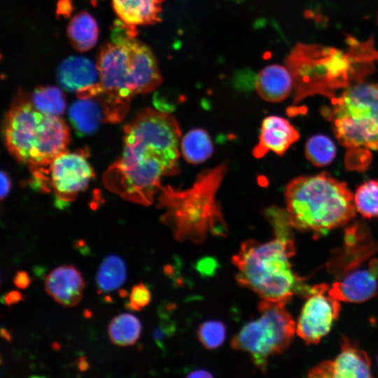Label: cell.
<instances>
[{"instance_id":"cell-1","label":"cell","mask_w":378,"mask_h":378,"mask_svg":"<svg viewBox=\"0 0 378 378\" xmlns=\"http://www.w3.org/2000/svg\"><path fill=\"white\" fill-rule=\"evenodd\" d=\"M227 171L225 163L204 169L185 190L161 186L158 197V207L164 209L161 220L171 228L176 239L199 244L209 232L226 235L227 228L216 195Z\"/></svg>"},{"instance_id":"cell-2","label":"cell","mask_w":378,"mask_h":378,"mask_svg":"<svg viewBox=\"0 0 378 378\" xmlns=\"http://www.w3.org/2000/svg\"><path fill=\"white\" fill-rule=\"evenodd\" d=\"M275 238L261 243L248 239L241 245L232 262L236 280L261 300L287 303L295 294L307 297V287L292 270L289 258L295 254L290 229L274 231Z\"/></svg>"},{"instance_id":"cell-3","label":"cell","mask_w":378,"mask_h":378,"mask_svg":"<svg viewBox=\"0 0 378 378\" xmlns=\"http://www.w3.org/2000/svg\"><path fill=\"white\" fill-rule=\"evenodd\" d=\"M285 197L289 223L300 230L325 233L356 216L354 197L346 184L326 172L293 179Z\"/></svg>"},{"instance_id":"cell-4","label":"cell","mask_w":378,"mask_h":378,"mask_svg":"<svg viewBox=\"0 0 378 378\" xmlns=\"http://www.w3.org/2000/svg\"><path fill=\"white\" fill-rule=\"evenodd\" d=\"M4 135L9 153L31 168L48 166L66 152L70 140L64 120L40 111L22 92L5 116Z\"/></svg>"},{"instance_id":"cell-5","label":"cell","mask_w":378,"mask_h":378,"mask_svg":"<svg viewBox=\"0 0 378 378\" xmlns=\"http://www.w3.org/2000/svg\"><path fill=\"white\" fill-rule=\"evenodd\" d=\"M331 102L323 115L332 122L336 137L346 150V167L364 170L371 152L378 150V83H355Z\"/></svg>"},{"instance_id":"cell-6","label":"cell","mask_w":378,"mask_h":378,"mask_svg":"<svg viewBox=\"0 0 378 378\" xmlns=\"http://www.w3.org/2000/svg\"><path fill=\"white\" fill-rule=\"evenodd\" d=\"M123 151L103 176L107 189L130 202L150 205L158 194L161 177L178 173V162L149 145L124 138Z\"/></svg>"},{"instance_id":"cell-7","label":"cell","mask_w":378,"mask_h":378,"mask_svg":"<svg viewBox=\"0 0 378 378\" xmlns=\"http://www.w3.org/2000/svg\"><path fill=\"white\" fill-rule=\"evenodd\" d=\"M378 242L368 230L355 224L345 230L343 245L326 262L328 272L335 278L329 293L339 301L361 302L377 293L378 284Z\"/></svg>"},{"instance_id":"cell-8","label":"cell","mask_w":378,"mask_h":378,"mask_svg":"<svg viewBox=\"0 0 378 378\" xmlns=\"http://www.w3.org/2000/svg\"><path fill=\"white\" fill-rule=\"evenodd\" d=\"M286 304L262 300L258 307L260 317L244 326L231 341L234 349L250 354L262 371H265L270 357L286 350L295 334V322Z\"/></svg>"},{"instance_id":"cell-9","label":"cell","mask_w":378,"mask_h":378,"mask_svg":"<svg viewBox=\"0 0 378 378\" xmlns=\"http://www.w3.org/2000/svg\"><path fill=\"white\" fill-rule=\"evenodd\" d=\"M104 90L113 96L130 100L139 94L135 64L129 43L112 42L102 47L97 62Z\"/></svg>"},{"instance_id":"cell-10","label":"cell","mask_w":378,"mask_h":378,"mask_svg":"<svg viewBox=\"0 0 378 378\" xmlns=\"http://www.w3.org/2000/svg\"><path fill=\"white\" fill-rule=\"evenodd\" d=\"M48 184L62 208L72 202L88 186L93 169L84 150L64 152L48 165Z\"/></svg>"},{"instance_id":"cell-11","label":"cell","mask_w":378,"mask_h":378,"mask_svg":"<svg viewBox=\"0 0 378 378\" xmlns=\"http://www.w3.org/2000/svg\"><path fill=\"white\" fill-rule=\"evenodd\" d=\"M329 288L325 284L314 286L307 297L296 326L298 335L307 343H318L339 315L340 301L329 293Z\"/></svg>"},{"instance_id":"cell-12","label":"cell","mask_w":378,"mask_h":378,"mask_svg":"<svg viewBox=\"0 0 378 378\" xmlns=\"http://www.w3.org/2000/svg\"><path fill=\"white\" fill-rule=\"evenodd\" d=\"M308 376L317 378L371 377L370 360L364 351L344 338L338 356L313 368Z\"/></svg>"},{"instance_id":"cell-13","label":"cell","mask_w":378,"mask_h":378,"mask_svg":"<svg viewBox=\"0 0 378 378\" xmlns=\"http://www.w3.org/2000/svg\"><path fill=\"white\" fill-rule=\"evenodd\" d=\"M69 118L78 134H90L102 122H114L113 108L103 90L97 95L78 98L72 103L69 109Z\"/></svg>"},{"instance_id":"cell-14","label":"cell","mask_w":378,"mask_h":378,"mask_svg":"<svg viewBox=\"0 0 378 378\" xmlns=\"http://www.w3.org/2000/svg\"><path fill=\"white\" fill-rule=\"evenodd\" d=\"M299 137L298 130L286 119L268 116L262 122L258 142L252 154L255 158H263L269 151L281 155Z\"/></svg>"},{"instance_id":"cell-15","label":"cell","mask_w":378,"mask_h":378,"mask_svg":"<svg viewBox=\"0 0 378 378\" xmlns=\"http://www.w3.org/2000/svg\"><path fill=\"white\" fill-rule=\"evenodd\" d=\"M45 290L59 304L74 307L83 298L85 282L81 273L74 265L59 266L45 279Z\"/></svg>"},{"instance_id":"cell-16","label":"cell","mask_w":378,"mask_h":378,"mask_svg":"<svg viewBox=\"0 0 378 378\" xmlns=\"http://www.w3.org/2000/svg\"><path fill=\"white\" fill-rule=\"evenodd\" d=\"M56 78L64 90L76 93L100 82L97 64L83 56H70L62 61Z\"/></svg>"},{"instance_id":"cell-17","label":"cell","mask_w":378,"mask_h":378,"mask_svg":"<svg viewBox=\"0 0 378 378\" xmlns=\"http://www.w3.org/2000/svg\"><path fill=\"white\" fill-rule=\"evenodd\" d=\"M255 88L264 100L279 102L285 99L293 89V78L286 66L272 64L259 72Z\"/></svg>"},{"instance_id":"cell-18","label":"cell","mask_w":378,"mask_h":378,"mask_svg":"<svg viewBox=\"0 0 378 378\" xmlns=\"http://www.w3.org/2000/svg\"><path fill=\"white\" fill-rule=\"evenodd\" d=\"M164 0H112L118 18L134 26L154 25L162 21Z\"/></svg>"},{"instance_id":"cell-19","label":"cell","mask_w":378,"mask_h":378,"mask_svg":"<svg viewBox=\"0 0 378 378\" xmlns=\"http://www.w3.org/2000/svg\"><path fill=\"white\" fill-rule=\"evenodd\" d=\"M66 33L72 46L77 51L85 52L97 43L99 27L96 20L90 13L81 11L71 18Z\"/></svg>"},{"instance_id":"cell-20","label":"cell","mask_w":378,"mask_h":378,"mask_svg":"<svg viewBox=\"0 0 378 378\" xmlns=\"http://www.w3.org/2000/svg\"><path fill=\"white\" fill-rule=\"evenodd\" d=\"M214 150L213 143L208 132L196 128L188 132L181 141V151L189 163L197 164L209 159Z\"/></svg>"},{"instance_id":"cell-21","label":"cell","mask_w":378,"mask_h":378,"mask_svg":"<svg viewBox=\"0 0 378 378\" xmlns=\"http://www.w3.org/2000/svg\"><path fill=\"white\" fill-rule=\"evenodd\" d=\"M127 277L126 265L118 255H109L102 262L96 276V283L101 293H108L120 287Z\"/></svg>"},{"instance_id":"cell-22","label":"cell","mask_w":378,"mask_h":378,"mask_svg":"<svg viewBox=\"0 0 378 378\" xmlns=\"http://www.w3.org/2000/svg\"><path fill=\"white\" fill-rule=\"evenodd\" d=\"M141 331L139 318L128 313L114 317L108 327L111 341L119 346L133 345L139 339Z\"/></svg>"},{"instance_id":"cell-23","label":"cell","mask_w":378,"mask_h":378,"mask_svg":"<svg viewBox=\"0 0 378 378\" xmlns=\"http://www.w3.org/2000/svg\"><path fill=\"white\" fill-rule=\"evenodd\" d=\"M30 100L40 111L59 116L66 108L64 94L61 89L55 86H40L36 88Z\"/></svg>"},{"instance_id":"cell-24","label":"cell","mask_w":378,"mask_h":378,"mask_svg":"<svg viewBox=\"0 0 378 378\" xmlns=\"http://www.w3.org/2000/svg\"><path fill=\"white\" fill-rule=\"evenodd\" d=\"M304 153L307 160L314 165L323 167L329 164L334 160L336 147L330 138L317 134L307 140Z\"/></svg>"},{"instance_id":"cell-25","label":"cell","mask_w":378,"mask_h":378,"mask_svg":"<svg viewBox=\"0 0 378 378\" xmlns=\"http://www.w3.org/2000/svg\"><path fill=\"white\" fill-rule=\"evenodd\" d=\"M356 210L364 217H378V181L371 180L360 186L354 195Z\"/></svg>"},{"instance_id":"cell-26","label":"cell","mask_w":378,"mask_h":378,"mask_svg":"<svg viewBox=\"0 0 378 378\" xmlns=\"http://www.w3.org/2000/svg\"><path fill=\"white\" fill-rule=\"evenodd\" d=\"M197 337L205 349L209 350L217 349L225 340V325L218 320L205 321L197 330Z\"/></svg>"},{"instance_id":"cell-27","label":"cell","mask_w":378,"mask_h":378,"mask_svg":"<svg viewBox=\"0 0 378 378\" xmlns=\"http://www.w3.org/2000/svg\"><path fill=\"white\" fill-rule=\"evenodd\" d=\"M137 35L136 26L130 24L120 18L113 21L111 28L112 43L117 45H125L136 39Z\"/></svg>"},{"instance_id":"cell-28","label":"cell","mask_w":378,"mask_h":378,"mask_svg":"<svg viewBox=\"0 0 378 378\" xmlns=\"http://www.w3.org/2000/svg\"><path fill=\"white\" fill-rule=\"evenodd\" d=\"M151 293L147 286L142 282L134 285L130 295V302L125 304L131 311H140L149 304Z\"/></svg>"},{"instance_id":"cell-29","label":"cell","mask_w":378,"mask_h":378,"mask_svg":"<svg viewBox=\"0 0 378 378\" xmlns=\"http://www.w3.org/2000/svg\"><path fill=\"white\" fill-rule=\"evenodd\" d=\"M196 267L201 274L211 276L218 267V262L211 258H204L197 262Z\"/></svg>"},{"instance_id":"cell-30","label":"cell","mask_w":378,"mask_h":378,"mask_svg":"<svg viewBox=\"0 0 378 378\" xmlns=\"http://www.w3.org/2000/svg\"><path fill=\"white\" fill-rule=\"evenodd\" d=\"M74 10L72 0H58L56 5V15L64 18H69Z\"/></svg>"},{"instance_id":"cell-31","label":"cell","mask_w":378,"mask_h":378,"mask_svg":"<svg viewBox=\"0 0 378 378\" xmlns=\"http://www.w3.org/2000/svg\"><path fill=\"white\" fill-rule=\"evenodd\" d=\"M31 281L28 273L23 270L16 272L13 279L15 286L20 289L27 288L30 285Z\"/></svg>"},{"instance_id":"cell-32","label":"cell","mask_w":378,"mask_h":378,"mask_svg":"<svg viewBox=\"0 0 378 378\" xmlns=\"http://www.w3.org/2000/svg\"><path fill=\"white\" fill-rule=\"evenodd\" d=\"M11 187V181L8 174L1 171V199L3 200L9 193Z\"/></svg>"},{"instance_id":"cell-33","label":"cell","mask_w":378,"mask_h":378,"mask_svg":"<svg viewBox=\"0 0 378 378\" xmlns=\"http://www.w3.org/2000/svg\"><path fill=\"white\" fill-rule=\"evenodd\" d=\"M2 300L7 306L10 307L22 301L23 296L19 291L11 290L6 293Z\"/></svg>"},{"instance_id":"cell-34","label":"cell","mask_w":378,"mask_h":378,"mask_svg":"<svg viewBox=\"0 0 378 378\" xmlns=\"http://www.w3.org/2000/svg\"><path fill=\"white\" fill-rule=\"evenodd\" d=\"M188 377H212L213 374L207 370L201 369V370H196L191 372L190 373H189Z\"/></svg>"},{"instance_id":"cell-35","label":"cell","mask_w":378,"mask_h":378,"mask_svg":"<svg viewBox=\"0 0 378 378\" xmlns=\"http://www.w3.org/2000/svg\"><path fill=\"white\" fill-rule=\"evenodd\" d=\"M78 366L79 370L81 371V372L85 371V370H87L88 369L89 363L87 361L85 357L83 356V357L79 358V362H78Z\"/></svg>"},{"instance_id":"cell-36","label":"cell","mask_w":378,"mask_h":378,"mask_svg":"<svg viewBox=\"0 0 378 378\" xmlns=\"http://www.w3.org/2000/svg\"><path fill=\"white\" fill-rule=\"evenodd\" d=\"M1 337L5 339L6 340L10 342L11 341V335L8 330L6 329L1 328Z\"/></svg>"},{"instance_id":"cell-37","label":"cell","mask_w":378,"mask_h":378,"mask_svg":"<svg viewBox=\"0 0 378 378\" xmlns=\"http://www.w3.org/2000/svg\"><path fill=\"white\" fill-rule=\"evenodd\" d=\"M119 295L121 297V298H125L126 297L127 295H128V292L124 289H120L119 290Z\"/></svg>"},{"instance_id":"cell-38","label":"cell","mask_w":378,"mask_h":378,"mask_svg":"<svg viewBox=\"0 0 378 378\" xmlns=\"http://www.w3.org/2000/svg\"><path fill=\"white\" fill-rule=\"evenodd\" d=\"M84 316L85 317H90L91 316V312L89 310H85L84 311Z\"/></svg>"},{"instance_id":"cell-39","label":"cell","mask_w":378,"mask_h":378,"mask_svg":"<svg viewBox=\"0 0 378 378\" xmlns=\"http://www.w3.org/2000/svg\"><path fill=\"white\" fill-rule=\"evenodd\" d=\"M377 24H378V13H377Z\"/></svg>"},{"instance_id":"cell-40","label":"cell","mask_w":378,"mask_h":378,"mask_svg":"<svg viewBox=\"0 0 378 378\" xmlns=\"http://www.w3.org/2000/svg\"><path fill=\"white\" fill-rule=\"evenodd\" d=\"M377 360H378V359H377Z\"/></svg>"}]
</instances>
